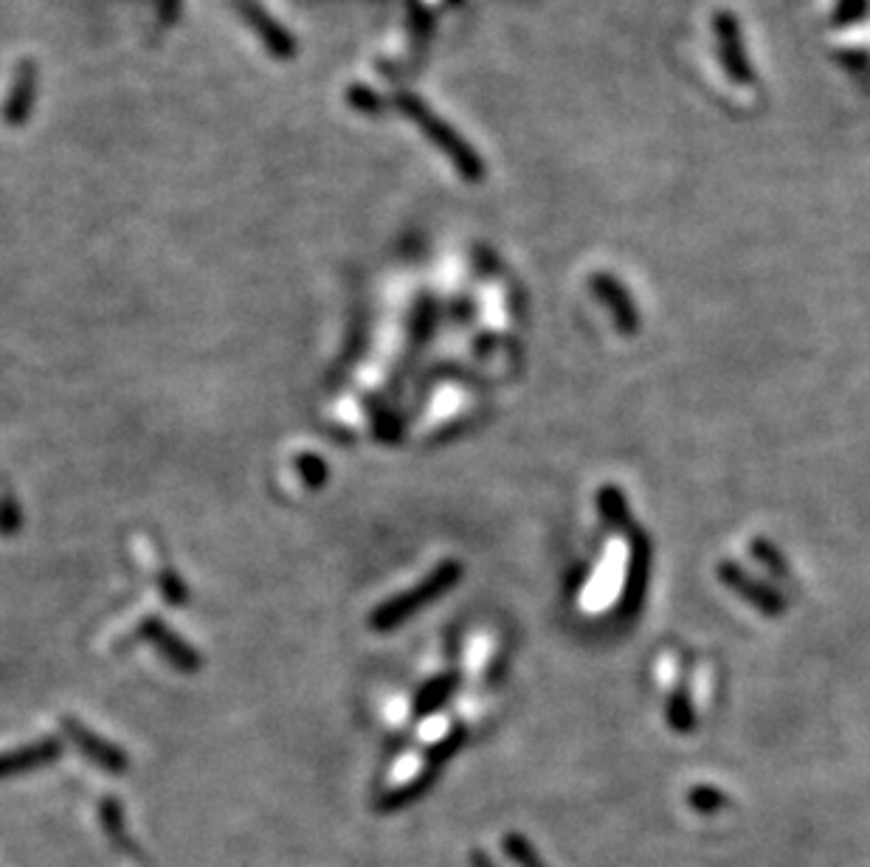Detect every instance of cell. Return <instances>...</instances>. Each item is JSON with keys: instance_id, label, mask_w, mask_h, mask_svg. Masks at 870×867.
Here are the masks:
<instances>
[{"instance_id": "cell-13", "label": "cell", "mask_w": 870, "mask_h": 867, "mask_svg": "<svg viewBox=\"0 0 870 867\" xmlns=\"http://www.w3.org/2000/svg\"><path fill=\"white\" fill-rule=\"evenodd\" d=\"M465 738H468V730H465V727H454V730H451L445 738H440V743L431 750V761H434V764L449 761V757L463 746Z\"/></svg>"}, {"instance_id": "cell-11", "label": "cell", "mask_w": 870, "mask_h": 867, "mask_svg": "<svg viewBox=\"0 0 870 867\" xmlns=\"http://www.w3.org/2000/svg\"><path fill=\"white\" fill-rule=\"evenodd\" d=\"M688 803L698 814H716L727 808V794L721 789H713V786H696L688 792Z\"/></svg>"}, {"instance_id": "cell-10", "label": "cell", "mask_w": 870, "mask_h": 867, "mask_svg": "<svg viewBox=\"0 0 870 867\" xmlns=\"http://www.w3.org/2000/svg\"><path fill=\"white\" fill-rule=\"evenodd\" d=\"M749 552H753V557L764 566V569L772 571L774 578H789V561L772 541H767V538H753Z\"/></svg>"}, {"instance_id": "cell-5", "label": "cell", "mask_w": 870, "mask_h": 867, "mask_svg": "<svg viewBox=\"0 0 870 867\" xmlns=\"http://www.w3.org/2000/svg\"><path fill=\"white\" fill-rule=\"evenodd\" d=\"M35 97H37V68L35 62H21L14 68V83L9 88L7 104H3V118H7L9 127H21L26 124L28 113L35 108Z\"/></svg>"}, {"instance_id": "cell-8", "label": "cell", "mask_w": 870, "mask_h": 867, "mask_svg": "<svg viewBox=\"0 0 870 867\" xmlns=\"http://www.w3.org/2000/svg\"><path fill=\"white\" fill-rule=\"evenodd\" d=\"M456 681H459V676L445 674V676H437V679L431 681V684H426V688H423V693L417 695V702H415L417 716H429V713H434V709H440L442 704L449 702L451 695H454V690H456Z\"/></svg>"}, {"instance_id": "cell-6", "label": "cell", "mask_w": 870, "mask_h": 867, "mask_svg": "<svg viewBox=\"0 0 870 867\" xmlns=\"http://www.w3.org/2000/svg\"><path fill=\"white\" fill-rule=\"evenodd\" d=\"M594 293L606 302V307L611 310V316H615V324L617 330L626 332V336H634L636 327H640V316H636L634 304H631L629 293L620 288V285L611 279V276H594L592 282Z\"/></svg>"}, {"instance_id": "cell-14", "label": "cell", "mask_w": 870, "mask_h": 867, "mask_svg": "<svg viewBox=\"0 0 870 867\" xmlns=\"http://www.w3.org/2000/svg\"><path fill=\"white\" fill-rule=\"evenodd\" d=\"M159 12H161V21H175L178 17V0H159Z\"/></svg>"}, {"instance_id": "cell-7", "label": "cell", "mask_w": 870, "mask_h": 867, "mask_svg": "<svg viewBox=\"0 0 870 867\" xmlns=\"http://www.w3.org/2000/svg\"><path fill=\"white\" fill-rule=\"evenodd\" d=\"M597 510H601V516L606 518L608 527H615V530L620 532H634V518H631L629 499H626V493H622L620 488L606 485V488L597 490Z\"/></svg>"}, {"instance_id": "cell-3", "label": "cell", "mask_w": 870, "mask_h": 867, "mask_svg": "<svg viewBox=\"0 0 870 867\" xmlns=\"http://www.w3.org/2000/svg\"><path fill=\"white\" fill-rule=\"evenodd\" d=\"M235 9L240 12L242 21L254 28V35L263 40V46L270 51V56H277V60H290V56L297 54V42H293V37H290L288 32H285V28L279 26L260 3H256V0H235Z\"/></svg>"}, {"instance_id": "cell-9", "label": "cell", "mask_w": 870, "mask_h": 867, "mask_svg": "<svg viewBox=\"0 0 870 867\" xmlns=\"http://www.w3.org/2000/svg\"><path fill=\"white\" fill-rule=\"evenodd\" d=\"M665 718H668L670 730L673 732H682V736L684 732H693V727H696V709H693V702H691V695H688V690H677V693H670Z\"/></svg>"}, {"instance_id": "cell-12", "label": "cell", "mask_w": 870, "mask_h": 867, "mask_svg": "<svg viewBox=\"0 0 870 867\" xmlns=\"http://www.w3.org/2000/svg\"><path fill=\"white\" fill-rule=\"evenodd\" d=\"M505 851L510 859L518 862V867H544V862H541V856L532 851L530 842H527L525 837H518V833H507Z\"/></svg>"}, {"instance_id": "cell-4", "label": "cell", "mask_w": 870, "mask_h": 867, "mask_svg": "<svg viewBox=\"0 0 870 867\" xmlns=\"http://www.w3.org/2000/svg\"><path fill=\"white\" fill-rule=\"evenodd\" d=\"M631 538V557L629 571H626V583H622V606L620 612H634L643 600L645 586H648V566H651V544L648 538L640 530L629 532Z\"/></svg>"}, {"instance_id": "cell-1", "label": "cell", "mask_w": 870, "mask_h": 867, "mask_svg": "<svg viewBox=\"0 0 870 867\" xmlns=\"http://www.w3.org/2000/svg\"><path fill=\"white\" fill-rule=\"evenodd\" d=\"M459 578H463V566L456 564V561H442V564L431 571L429 578L423 580L420 586H415L412 592L398 594V598L387 600L380 608H375L373 628H378V631H389V628L401 626L403 619H408L415 612H420V608L431 606V603L440 600L445 592H451V589L459 583Z\"/></svg>"}, {"instance_id": "cell-2", "label": "cell", "mask_w": 870, "mask_h": 867, "mask_svg": "<svg viewBox=\"0 0 870 867\" xmlns=\"http://www.w3.org/2000/svg\"><path fill=\"white\" fill-rule=\"evenodd\" d=\"M716 575H719L721 583H724L727 589L735 594V598H741L744 603H749L753 608H758L760 614H767V617H778V614L786 612V598H783V594L778 592L772 583L755 578V575H749L746 569H741L739 564H732V561H721L719 569H716Z\"/></svg>"}]
</instances>
